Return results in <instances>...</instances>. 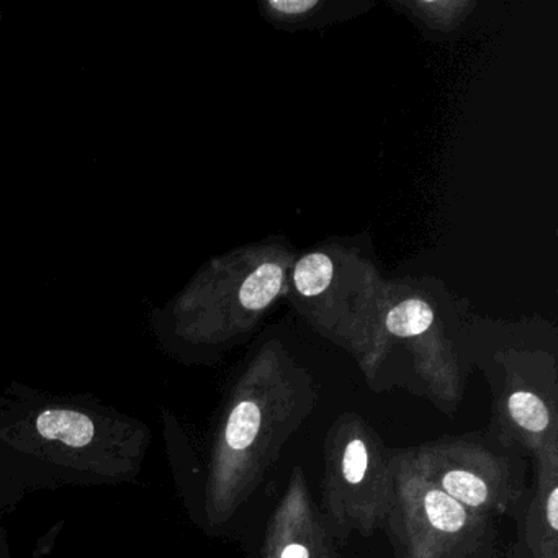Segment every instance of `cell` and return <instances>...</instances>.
Instances as JSON below:
<instances>
[{"label":"cell","instance_id":"30bf717a","mask_svg":"<svg viewBox=\"0 0 558 558\" xmlns=\"http://www.w3.org/2000/svg\"><path fill=\"white\" fill-rule=\"evenodd\" d=\"M332 272H335V267L326 254H308L296 264L293 280H295L296 290L302 295L316 296L328 289L332 280Z\"/></svg>","mask_w":558,"mask_h":558},{"label":"cell","instance_id":"5b68a950","mask_svg":"<svg viewBox=\"0 0 558 558\" xmlns=\"http://www.w3.org/2000/svg\"><path fill=\"white\" fill-rule=\"evenodd\" d=\"M335 537L295 470L277 506L260 558H336Z\"/></svg>","mask_w":558,"mask_h":558},{"label":"cell","instance_id":"8992f818","mask_svg":"<svg viewBox=\"0 0 558 558\" xmlns=\"http://www.w3.org/2000/svg\"><path fill=\"white\" fill-rule=\"evenodd\" d=\"M535 483L518 521L519 557L558 558V446L534 460Z\"/></svg>","mask_w":558,"mask_h":558},{"label":"cell","instance_id":"7a4b0ae2","mask_svg":"<svg viewBox=\"0 0 558 558\" xmlns=\"http://www.w3.org/2000/svg\"><path fill=\"white\" fill-rule=\"evenodd\" d=\"M393 499V450L354 413L332 424L325 442L322 514L336 544L385 531Z\"/></svg>","mask_w":558,"mask_h":558},{"label":"cell","instance_id":"277c9868","mask_svg":"<svg viewBox=\"0 0 558 558\" xmlns=\"http://www.w3.org/2000/svg\"><path fill=\"white\" fill-rule=\"evenodd\" d=\"M395 558H495L498 519L460 505L410 469L393 450L387 519Z\"/></svg>","mask_w":558,"mask_h":558},{"label":"cell","instance_id":"9c48e42d","mask_svg":"<svg viewBox=\"0 0 558 558\" xmlns=\"http://www.w3.org/2000/svg\"><path fill=\"white\" fill-rule=\"evenodd\" d=\"M434 322L430 306L423 300H407L390 310L385 319L388 332L397 338H416L424 335Z\"/></svg>","mask_w":558,"mask_h":558},{"label":"cell","instance_id":"8fae6325","mask_svg":"<svg viewBox=\"0 0 558 558\" xmlns=\"http://www.w3.org/2000/svg\"><path fill=\"white\" fill-rule=\"evenodd\" d=\"M316 2L313 0H296V2H289V0H282V2H270V8L276 11L286 12V14H303V12L310 11V9L316 8Z\"/></svg>","mask_w":558,"mask_h":558},{"label":"cell","instance_id":"ba28073f","mask_svg":"<svg viewBox=\"0 0 558 558\" xmlns=\"http://www.w3.org/2000/svg\"><path fill=\"white\" fill-rule=\"evenodd\" d=\"M283 270L277 264L257 267L240 290V302L251 312H260L269 306L282 289Z\"/></svg>","mask_w":558,"mask_h":558},{"label":"cell","instance_id":"6da1fadb","mask_svg":"<svg viewBox=\"0 0 558 558\" xmlns=\"http://www.w3.org/2000/svg\"><path fill=\"white\" fill-rule=\"evenodd\" d=\"M312 410L310 391L287 387L240 391L228 408L215 452L211 505L218 518H230L246 501Z\"/></svg>","mask_w":558,"mask_h":558},{"label":"cell","instance_id":"52a82bcc","mask_svg":"<svg viewBox=\"0 0 558 558\" xmlns=\"http://www.w3.org/2000/svg\"><path fill=\"white\" fill-rule=\"evenodd\" d=\"M37 430L44 439L68 447H84L96 437V424L74 410H48L38 416Z\"/></svg>","mask_w":558,"mask_h":558},{"label":"cell","instance_id":"3957f363","mask_svg":"<svg viewBox=\"0 0 558 558\" xmlns=\"http://www.w3.org/2000/svg\"><path fill=\"white\" fill-rule=\"evenodd\" d=\"M404 462L460 505L518 519L529 496V457L495 434L442 437L400 450Z\"/></svg>","mask_w":558,"mask_h":558}]
</instances>
